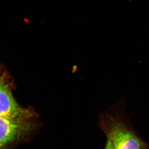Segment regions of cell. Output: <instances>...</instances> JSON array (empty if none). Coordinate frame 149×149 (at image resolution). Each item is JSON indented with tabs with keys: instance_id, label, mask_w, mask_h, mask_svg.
<instances>
[{
	"instance_id": "1",
	"label": "cell",
	"mask_w": 149,
	"mask_h": 149,
	"mask_svg": "<svg viewBox=\"0 0 149 149\" xmlns=\"http://www.w3.org/2000/svg\"><path fill=\"white\" fill-rule=\"evenodd\" d=\"M33 114L32 111L22 108L17 103L8 84L0 76V116L15 120H28Z\"/></svg>"
},
{
	"instance_id": "2",
	"label": "cell",
	"mask_w": 149,
	"mask_h": 149,
	"mask_svg": "<svg viewBox=\"0 0 149 149\" xmlns=\"http://www.w3.org/2000/svg\"><path fill=\"white\" fill-rule=\"evenodd\" d=\"M106 128L107 137L115 149H142L143 147L141 140L120 122L109 120Z\"/></svg>"
},
{
	"instance_id": "3",
	"label": "cell",
	"mask_w": 149,
	"mask_h": 149,
	"mask_svg": "<svg viewBox=\"0 0 149 149\" xmlns=\"http://www.w3.org/2000/svg\"><path fill=\"white\" fill-rule=\"evenodd\" d=\"M32 129L28 120H15L0 116V149L19 139Z\"/></svg>"
},
{
	"instance_id": "4",
	"label": "cell",
	"mask_w": 149,
	"mask_h": 149,
	"mask_svg": "<svg viewBox=\"0 0 149 149\" xmlns=\"http://www.w3.org/2000/svg\"><path fill=\"white\" fill-rule=\"evenodd\" d=\"M105 149H115L113 144L112 143L111 141L109 138H108V139H107L106 145L105 147Z\"/></svg>"
},
{
	"instance_id": "5",
	"label": "cell",
	"mask_w": 149,
	"mask_h": 149,
	"mask_svg": "<svg viewBox=\"0 0 149 149\" xmlns=\"http://www.w3.org/2000/svg\"></svg>"
}]
</instances>
